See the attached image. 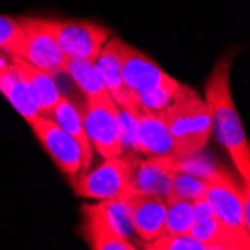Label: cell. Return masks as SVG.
<instances>
[{
  "label": "cell",
  "mask_w": 250,
  "mask_h": 250,
  "mask_svg": "<svg viewBox=\"0 0 250 250\" xmlns=\"http://www.w3.org/2000/svg\"><path fill=\"white\" fill-rule=\"evenodd\" d=\"M232 53L225 54L213 67L206 83V104L208 106L217 141L228 150L232 162L244 180L250 183V146L231 93Z\"/></svg>",
  "instance_id": "cell-1"
},
{
  "label": "cell",
  "mask_w": 250,
  "mask_h": 250,
  "mask_svg": "<svg viewBox=\"0 0 250 250\" xmlns=\"http://www.w3.org/2000/svg\"><path fill=\"white\" fill-rule=\"evenodd\" d=\"M172 138V154L186 157L206 148L213 130L206 101L189 85H177L171 104L164 109Z\"/></svg>",
  "instance_id": "cell-2"
},
{
  "label": "cell",
  "mask_w": 250,
  "mask_h": 250,
  "mask_svg": "<svg viewBox=\"0 0 250 250\" xmlns=\"http://www.w3.org/2000/svg\"><path fill=\"white\" fill-rule=\"evenodd\" d=\"M206 199L226 232L229 249H249L250 228L244 220V188L237 183L231 172L216 167L208 178Z\"/></svg>",
  "instance_id": "cell-3"
},
{
  "label": "cell",
  "mask_w": 250,
  "mask_h": 250,
  "mask_svg": "<svg viewBox=\"0 0 250 250\" xmlns=\"http://www.w3.org/2000/svg\"><path fill=\"white\" fill-rule=\"evenodd\" d=\"M133 153H129L126 157H108L93 171L83 172L74 183L77 195L98 201L133 196L130 186Z\"/></svg>",
  "instance_id": "cell-4"
},
{
  "label": "cell",
  "mask_w": 250,
  "mask_h": 250,
  "mask_svg": "<svg viewBox=\"0 0 250 250\" xmlns=\"http://www.w3.org/2000/svg\"><path fill=\"white\" fill-rule=\"evenodd\" d=\"M83 123L90 144L104 157H116L123 151L120 108L109 93L87 99Z\"/></svg>",
  "instance_id": "cell-5"
},
{
  "label": "cell",
  "mask_w": 250,
  "mask_h": 250,
  "mask_svg": "<svg viewBox=\"0 0 250 250\" xmlns=\"http://www.w3.org/2000/svg\"><path fill=\"white\" fill-rule=\"evenodd\" d=\"M18 20L22 27V43L18 57L51 77L64 72L67 57L48 29L47 18L24 17Z\"/></svg>",
  "instance_id": "cell-6"
},
{
  "label": "cell",
  "mask_w": 250,
  "mask_h": 250,
  "mask_svg": "<svg viewBox=\"0 0 250 250\" xmlns=\"http://www.w3.org/2000/svg\"><path fill=\"white\" fill-rule=\"evenodd\" d=\"M47 24L60 50L69 59H88L96 62L104 43L111 36L106 27L93 21L47 18Z\"/></svg>",
  "instance_id": "cell-7"
},
{
  "label": "cell",
  "mask_w": 250,
  "mask_h": 250,
  "mask_svg": "<svg viewBox=\"0 0 250 250\" xmlns=\"http://www.w3.org/2000/svg\"><path fill=\"white\" fill-rule=\"evenodd\" d=\"M130 45L117 36H109L95 62L102 81L117 106L126 112L136 104V96L123 81V63Z\"/></svg>",
  "instance_id": "cell-8"
},
{
  "label": "cell",
  "mask_w": 250,
  "mask_h": 250,
  "mask_svg": "<svg viewBox=\"0 0 250 250\" xmlns=\"http://www.w3.org/2000/svg\"><path fill=\"white\" fill-rule=\"evenodd\" d=\"M175 156H147V159L136 157L133 153L132 171H130V186L133 196L136 195H154L167 198L171 190L172 174Z\"/></svg>",
  "instance_id": "cell-9"
},
{
  "label": "cell",
  "mask_w": 250,
  "mask_h": 250,
  "mask_svg": "<svg viewBox=\"0 0 250 250\" xmlns=\"http://www.w3.org/2000/svg\"><path fill=\"white\" fill-rule=\"evenodd\" d=\"M32 129L60 171L67 175H77L80 172L81 150L71 135H67L54 120L42 116L35 120Z\"/></svg>",
  "instance_id": "cell-10"
},
{
  "label": "cell",
  "mask_w": 250,
  "mask_h": 250,
  "mask_svg": "<svg viewBox=\"0 0 250 250\" xmlns=\"http://www.w3.org/2000/svg\"><path fill=\"white\" fill-rule=\"evenodd\" d=\"M136 122L135 153L144 156L172 154V138L167 125L165 111H150L143 105L130 114Z\"/></svg>",
  "instance_id": "cell-11"
},
{
  "label": "cell",
  "mask_w": 250,
  "mask_h": 250,
  "mask_svg": "<svg viewBox=\"0 0 250 250\" xmlns=\"http://www.w3.org/2000/svg\"><path fill=\"white\" fill-rule=\"evenodd\" d=\"M135 235L150 243L165 234L167 202L161 196L136 195L126 198Z\"/></svg>",
  "instance_id": "cell-12"
},
{
  "label": "cell",
  "mask_w": 250,
  "mask_h": 250,
  "mask_svg": "<svg viewBox=\"0 0 250 250\" xmlns=\"http://www.w3.org/2000/svg\"><path fill=\"white\" fill-rule=\"evenodd\" d=\"M14 71L17 72L21 83L27 88V93L33 104L39 109V116L53 120L54 108L60 99V92L51 75L27 63L18 56L11 57Z\"/></svg>",
  "instance_id": "cell-13"
},
{
  "label": "cell",
  "mask_w": 250,
  "mask_h": 250,
  "mask_svg": "<svg viewBox=\"0 0 250 250\" xmlns=\"http://www.w3.org/2000/svg\"><path fill=\"white\" fill-rule=\"evenodd\" d=\"M169 75L153 59L129 47L123 63V81L133 95L146 93L165 83Z\"/></svg>",
  "instance_id": "cell-14"
},
{
  "label": "cell",
  "mask_w": 250,
  "mask_h": 250,
  "mask_svg": "<svg viewBox=\"0 0 250 250\" xmlns=\"http://www.w3.org/2000/svg\"><path fill=\"white\" fill-rule=\"evenodd\" d=\"M53 120L78 143L80 150H81V169L80 171L81 174L88 171L93 161V151H92V144H90L88 136L84 129L83 116L75 108V105L63 95H60V99L54 108Z\"/></svg>",
  "instance_id": "cell-15"
},
{
  "label": "cell",
  "mask_w": 250,
  "mask_h": 250,
  "mask_svg": "<svg viewBox=\"0 0 250 250\" xmlns=\"http://www.w3.org/2000/svg\"><path fill=\"white\" fill-rule=\"evenodd\" d=\"M85 238L90 247L95 250H135L127 238L119 235L111 226L102 219L95 206H83Z\"/></svg>",
  "instance_id": "cell-16"
},
{
  "label": "cell",
  "mask_w": 250,
  "mask_h": 250,
  "mask_svg": "<svg viewBox=\"0 0 250 250\" xmlns=\"http://www.w3.org/2000/svg\"><path fill=\"white\" fill-rule=\"evenodd\" d=\"M193 213L195 220L189 231V235H192L199 243L206 244L208 250L229 249L226 232L219 223L217 217L214 216L206 198L193 201Z\"/></svg>",
  "instance_id": "cell-17"
},
{
  "label": "cell",
  "mask_w": 250,
  "mask_h": 250,
  "mask_svg": "<svg viewBox=\"0 0 250 250\" xmlns=\"http://www.w3.org/2000/svg\"><path fill=\"white\" fill-rule=\"evenodd\" d=\"M0 92L9 101V104L17 109L18 114L24 119L30 126L39 117V109L33 104L32 98L27 93V88L18 78L17 72L14 71V66L0 71Z\"/></svg>",
  "instance_id": "cell-18"
},
{
  "label": "cell",
  "mask_w": 250,
  "mask_h": 250,
  "mask_svg": "<svg viewBox=\"0 0 250 250\" xmlns=\"http://www.w3.org/2000/svg\"><path fill=\"white\" fill-rule=\"evenodd\" d=\"M64 72H67L72 77V80L77 83L80 90L84 93L85 99L99 98L108 93L98 67L92 60L67 57Z\"/></svg>",
  "instance_id": "cell-19"
},
{
  "label": "cell",
  "mask_w": 250,
  "mask_h": 250,
  "mask_svg": "<svg viewBox=\"0 0 250 250\" xmlns=\"http://www.w3.org/2000/svg\"><path fill=\"white\" fill-rule=\"evenodd\" d=\"M95 208L98 213L102 216V219L114 229L119 235L125 238H130L135 231L132 226L130 214L126 199H108V201H101L96 204ZM130 241V240H129Z\"/></svg>",
  "instance_id": "cell-20"
},
{
  "label": "cell",
  "mask_w": 250,
  "mask_h": 250,
  "mask_svg": "<svg viewBox=\"0 0 250 250\" xmlns=\"http://www.w3.org/2000/svg\"><path fill=\"white\" fill-rule=\"evenodd\" d=\"M207 186L208 180L199 178L190 174H185L175 171L172 174V181H171V190L168 196L165 198V202L183 199V201H196L201 198H206L207 193Z\"/></svg>",
  "instance_id": "cell-21"
},
{
  "label": "cell",
  "mask_w": 250,
  "mask_h": 250,
  "mask_svg": "<svg viewBox=\"0 0 250 250\" xmlns=\"http://www.w3.org/2000/svg\"><path fill=\"white\" fill-rule=\"evenodd\" d=\"M195 220L193 202L177 199L167 202L165 234L167 235H186L189 234Z\"/></svg>",
  "instance_id": "cell-22"
},
{
  "label": "cell",
  "mask_w": 250,
  "mask_h": 250,
  "mask_svg": "<svg viewBox=\"0 0 250 250\" xmlns=\"http://www.w3.org/2000/svg\"><path fill=\"white\" fill-rule=\"evenodd\" d=\"M22 43V27L18 18L0 15V51L6 56H20Z\"/></svg>",
  "instance_id": "cell-23"
},
{
  "label": "cell",
  "mask_w": 250,
  "mask_h": 250,
  "mask_svg": "<svg viewBox=\"0 0 250 250\" xmlns=\"http://www.w3.org/2000/svg\"><path fill=\"white\" fill-rule=\"evenodd\" d=\"M177 85H178V83L172 77H169L165 83H162L159 87L150 90V92H146V93H138L135 96L146 109L162 111L171 104Z\"/></svg>",
  "instance_id": "cell-24"
},
{
  "label": "cell",
  "mask_w": 250,
  "mask_h": 250,
  "mask_svg": "<svg viewBox=\"0 0 250 250\" xmlns=\"http://www.w3.org/2000/svg\"><path fill=\"white\" fill-rule=\"evenodd\" d=\"M146 250H208L192 235H167L164 234L150 243H144Z\"/></svg>",
  "instance_id": "cell-25"
}]
</instances>
